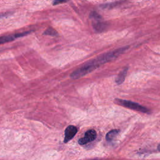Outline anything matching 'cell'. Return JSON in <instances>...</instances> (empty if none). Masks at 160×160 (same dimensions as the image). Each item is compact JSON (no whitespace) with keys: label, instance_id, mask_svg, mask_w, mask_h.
Masks as SVG:
<instances>
[{"label":"cell","instance_id":"6da1fadb","mask_svg":"<svg viewBox=\"0 0 160 160\" xmlns=\"http://www.w3.org/2000/svg\"><path fill=\"white\" fill-rule=\"evenodd\" d=\"M127 49L128 47H123L122 48H119L118 49L102 54L99 56L86 62L81 67L72 71L70 74V77L73 79H76L84 76L101 65L115 59L120 54L123 53Z\"/></svg>","mask_w":160,"mask_h":160},{"label":"cell","instance_id":"7a4b0ae2","mask_svg":"<svg viewBox=\"0 0 160 160\" xmlns=\"http://www.w3.org/2000/svg\"><path fill=\"white\" fill-rule=\"evenodd\" d=\"M116 102L119 105H121L123 107L133 109L135 111H138L139 112L147 113L149 112V111L148 109L140 105L138 103L131 101H128V100H124V99H116Z\"/></svg>","mask_w":160,"mask_h":160},{"label":"cell","instance_id":"3957f363","mask_svg":"<svg viewBox=\"0 0 160 160\" xmlns=\"http://www.w3.org/2000/svg\"><path fill=\"white\" fill-rule=\"evenodd\" d=\"M96 132L94 129H89L87 131L83 138H81L79 139L78 143L80 145H85L90 142L93 141L96 138Z\"/></svg>","mask_w":160,"mask_h":160},{"label":"cell","instance_id":"277c9868","mask_svg":"<svg viewBox=\"0 0 160 160\" xmlns=\"http://www.w3.org/2000/svg\"><path fill=\"white\" fill-rule=\"evenodd\" d=\"M78 132V129L76 126L73 125H69L68 126L64 132V142L65 143L69 142L71 139H72L76 134Z\"/></svg>","mask_w":160,"mask_h":160},{"label":"cell","instance_id":"5b68a950","mask_svg":"<svg viewBox=\"0 0 160 160\" xmlns=\"http://www.w3.org/2000/svg\"><path fill=\"white\" fill-rule=\"evenodd\" d=\"M29 33V32L27 31V32H22V33H18V34H10V35L1 36L0 37V44H3V43L11 42V41H14V39H16L18 38L27 35Z\"/></svg>","mask_w":160,"mask_h":160},{"label":"cell","instance_id":"8992f818","mask_svg":"<svg viewBox=\"0 0 160 160\" xmlns=\"http://www.w3.org/2000/svg\"><path fill=\"white\" fill-rule=\"evenodd\" d=\"M92 26L93 28L94 29V30L96 32H102L104 31H105V29L107 28L108 25L106 22H102L100 20H98V21H95L93 23H92Z\"/></svg>","mask_w":160,"mask_h":160},{"label":"cell","instance_id":"52a82bcc","mask_svg":"<svg viewBox=\"0 0 160 160\" xmlns=\"http://www.w3.org/2000/svg\"><path fill=\"white\" fill-rule=\"evenodd\" d=\"M127 71H128V68H124L122 71H121L119 74L118 75V76L116 77V82L118 84H120L121 83L123 82V81H124L125 78H126V74H127Z\"/></svg>","mask_w":160,"mask_h":160},{"label":"cell","instance_id":"ba28073f","mask_svg":"<svg viewBox=\"0 0 160 160\" xmlns=\"http://www.w3.org/2000/svg\"><path fill=\"white\" fill-rule=\"evenodd\" d=\"M119 130L118 129H112L108 132L106 136V139L107 141H112L119 133Z\"/></svg>","mask_w":160,"mask_h":160},{"label":"cell","instance_id":"9c48e42d","mask_svg":"<svg viewBox=\"0 0 160 160\" xmlns=\"http://www.w3.org/2000/svg\"><path fill=\"white\" fill-rule=\"evenodd\" d=\"M44 34L49 35V36H56L58 35V32L54 29L49 28L44 32Z\"/></svg>","mask_w":160,"mask_h":160},{"label":"cell","instance_id":"30bf717a","mask_svg":"<svg viewBox=\"0 0 160 160\" xmlns=\"http://www.w3.org/2000/svg\"><path fill=\"white\" fill-rule=\"evenodd\" d=\"M90 18H92L95 21L101 20V16L99 14H98L96 12H92L90 14Z\"/></svg>","mask_w":160,"mask_h":160},{"label":"cell","instance_id":"8fae6325","mask_svg":"<svg viewBox=\"0 0 160 160\" xmlns=\"http://www.w3.org/2000/svg\"><path fill=\"white\" fill-rule=\"evenodd\" d=\"M69 0H54L52 4L54 5H57V4H62V3H64L66 2L67 1H68Z\"/></svg>","mask_w":160,"mask_h":160},{"label":"cell","instance_id":"7c38bea8","mask_svg":"<svg viewBox=\"0 0 160 160\" xmlns=\"http://www.w3.org/2000/svg\"><path fill=\"white\" fill-rule=\"evenodd\" d=\"M158 149L159 150V151H160V144L158 145Z\"/></svg>","mask_w":160,"mask_h":160}]
</instances>
